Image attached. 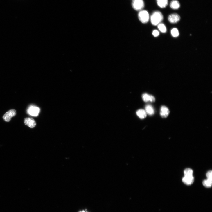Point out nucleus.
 Here are the masks:
<instances>
[{
  "instance_id": "nucleus-1",
  "label": "nucleus",
  "mask_w": 212,
  "mask_h": 212,
  "mask_svg": "<svg viewBox=\"0 0 212 212\" xmlns=\"http://www.w3.org/2000/svg\"><path fill=\"white\" fill-rule=\"evenodd\" d=\"M163 19V15L159 11H156L154 12L151 17V22L153 25L155 26L160 24Z\"/></svg>"
},
{
  "instance_id": "nucleus-2",
  "label": "nucleus",
  "mask_w": 212,
  "mask_h": 212,
  "mask_svg": "<svg viewBox=\"0 0 212 212\" xmlns=\"http://www.w3.org/2000/svg\"><path fill=\"white\" fill-rule=\"evenodd\" d=\"M138 17L141 22L143 24L147 23L150 19V15L148 12L145 10L140 11L138 14Z\"/></svg>"
},
{
  "instance_id": "nucleus-3",
  "label": "nucleus",
  "mask_w": 212,
  "mask_h": 212,
  "mask_svg": "<svg viewBox=\"0 0 212 212\" xmlns=\"http://www.w3.org/2000/svg\"><path fill=\"white\" fill-rule=\"evenodd\" d=\"M132 5L135 10L141 11L144 8V3L143 0H133Z\"/></svg>"
},
{
  "instance_id": "nucleus-4",
  "label": "nucleus",
  "mask_w": 212,
  "mask_h": 212,
  "mask_svg": "<svg viewBox=\"0 0 212 212\" xmlns=\"http://www.w3.org/2000/svg\"><path fill=\"white\" fill-rule=\"evenodd\" d=\"M16 112L14 109H11L7 112L3 116V118L6 122H9L12 118L16 116Z\"/></svg>"
},
{
  "instance_id": "nucleus-5",
  "label": "nucleus",
  "mask_w": 212,
  "mask_h": 212,
  "mask_svg": "<svg viewBox=\"0 0 212 212\" xmlns=\"http://www.w3.org/2000/svg\"><path fill=\"white\" fill-rule=\"evenodd\" d=\"M40 111L39 108L35 106H31L28 110V114L32 116L36 117L37 116Z\"/></svg>"
},
{
  "instance_id": "nucleus-6",
  "label": "nucleus",
  "mask_w": 212,
  "mask_h": 212,
  "mask_svg": "<svg viewBox=\"0 0 212 212\" xmlns=\"http://www.w3.org/2000/svg\"><path fill=\"white\" fill-rule=\"evenodd\" d=\"M180 17L177 13H173L169 15L168 17V20L170 23L172 24H176L180 21Z\"/></svg>"
},
{
  "instance_id": "nucleus-7",
  "label": "nucleus",
  "mask_w": 212,
  "mask_h": 212,
  "mask_svg": "<svg viewBox=\"0 0 212 212\" xmlns=\"http://www.w3.org/2000/svg\"><path fill=\"white\" fill-rule=\"evenodd\" d=\"M25 125L28 126L31 128H33L36 126V123L35 121L32 118H27L24 121Z\"/></svg>"
},
{
  "instance_id": "nucleus-8",
  "label": "nucleus",
  "mask_w": 212,
  "mask_h": 212,
  "mask_svg": "<svg viewBox=\"0 0 212 212\" xmlns=\"http://www.w3.org/2000/svg\"><path fill=\"white\" fill-rule=\"evenodd\" d=\"M194 181L193 175L184 176L182 179L183 182L186 185H189L193 184Z\"/></svg>"
},
{
  "instance_id": "nucleus-9",
  "label": "nucleus",
  "mask_w": 212,
  "mask_h": 212,
  "mask_svg": "<svg viewBox=\"0 0 212 212\" xmlns=\"http://www.w3.org/2000/svg\"><path fill=\"white\" fill-rule=\"evenodd\" d=\"M170 113L168 109L165 106H163L161 107L160 114L163 118H166L168 117Z\"/></svg>"
},
{
  "instance_id": "nucleus-10",
  "label": "nucleus",
  "mask_w": 212,
  "mask_h": 212,
  "mask_svg": "<svg viewBox=\"0 0 212 212\" xmlns=\"http://www.w3.org/2000/svg\"><path fill=\"white\" fill-rule=\"evenodd\" d=\"M142 98L143 100L145 102L148 101L154 102L155 101V98L154 96L146 93L142 95Z\"/></svg>"
},
{
  "instance_id": "nucleus-11",
  "label": "nucleus",
  "mask_w": 212,
  "mask_h": 212,
  "mask_svg": "<svg viewBox=\"0 0 212 212\" xmlns=\"http://www.w3.org/2000/svg\"><path fill=\"white\" fill-rule=\"evenodd\" d=\"M180 6L179 2L177 0H173L170 4L171 8L174 10L179 9Z\"/></svg>"
},
{
  "instance_id": "nucleus-12",
  "label": "nucleus",
  "mask_w": 212,
  "mask_h": 212,
  "mask_svg": "<svg viewBox=\"0 0 212 212\" xmlns=\"http://www.w3.org/2000/svg\"><path fill=\"white\" fill-rule=\"evenodd\" d=\"M158 6L160 8H163L168 5V0H156Z\"/></svg>"
},
{
  "instance_id": "nucleus-13",
  "label": "nucleus",
  "mask_w": 212,
  "mask_h": 212,
  "mask_svg": "<svg viewBox=\"0 0 212 212\" xmlns=\"http://www.w3.org/2000/svg\"><path fill=\"white\" fill-rule=\"evenodd\" d=\"M145 111L146 114L152 116L154 113V110L152 105H146L145 107Z\"/></svg>"
},
{
  "instance_id": "nucleus-14",
  "label": "nucleus",
  "mask_w": 212,
  "mask_h": 212,
  "mask_svg": "<svg viewBox=\"0 0 212 212\" xmlns=\"http://www.w3.org/2000/svg\"><path fill=\"white\" fill-rule=\"evenodd\" d=\"M136 114L141 119L145 118L147 116V114L145 111L143 109L138 110L136 112Z\"/></svg>"
},
{
  "instance_id": "nucleus-15",
  "label": "nucleus",
  "mask_w": 212,
  "mask_h": 212,
  "mask_svg": "<svg viewBox=\"0 0 212 212\" xmlns=\"http://www.w3.org/2000/svg\"><path fill=\"white\" fill-rule=\"evenodd\" d=\"M203 185L206 187H210L212 184V179H207L204 180L203 182Z\"/></svg>"
},
{
  "instance_id": "nucleus-16",
  "label": "nucleus",
  "mask_w": 212,
  "mask_h": 212,
  "mask_svg": "<svg viewBox=\"0 0 212 212\" xmlns=\"http://www.w3.org/2000/svg\"><path fill=\"white\" fill-rule=\"evenodd\" d=\"M158 28L159 30L162 33H165L166 32V27L163 24H159L158 26Z\"/></svg>"
},
{
  "instance_id": "nucleus-17",
  "label": "nucleus",
  "mask_w": 212,
  "mask_h": 212,
  "mask_svg": "<svg viewBox=\"0 0 212 212\" xmlns=\"http://www.w3.org/2000/svg\"><path fill=\"white\" fill-rule=\"evenodd\" d=\"M184 176H192L193 175V171L192 169L187 168L184 171Z\"/></svg>"
},
{
  "instance_id": "nucleus-18",
  "label": "nucleus",
  "mask_w": 212,
  "mask_h": 212,
  "mask_svg": "<svg viewBox=\"0 0 212 212\" xmlns=\"http://www.w3.org/2000/svg\"><path fill=\"white\" fill-rule=\"evenodd\" d=\"M171 33L174 37H177L179 35V33L178 30L176 28H173L171 31Z\"/></svg>"
},
{
  "instance_id": "nucleus-19",
  "label": "nucleus",
  "mask_w": 212,
  "mask_h": 212,
  "mask_svg": "<svg viewBox=\"0 0 212 212\" xmlns=\"http://www.w3.org/2000/svg\"><path fill=\"white\" fill-rule=\"evenodd\" d=\"M207 179H212V172L211 170L208 172L206 174Z\"/></svg>"
},
{
  "instance_id": "nucleus-20",
  "label": "nucleus",
  "mask_w": 212,
  "mask_h": 212,
  "mask_svg": "<svg viewBox=\"0 0 212 212\" xmlns=\"http://www.w3.org/2000/svg\"><path fill=\"white\" fill-rule=\"evenodd\" d=\"M152 34L154 36L157 37L159 35V33L157 30H155L153 31Z\"/></svg>"
},
{
  "instance_id": "nucleus-21",
  "label": "nucleus",
  "mask_w": 212,
  "mask_h": 212,
  "mask_svg": "<svg viewBox=\"0 0 212 212\" xmlns=\"http://www.w3.org/2000/svg\"><path fill=\"white\" fill-rule=\"evenodd\" d=\"M78 212H87L84 210H82V211H80Z\"/></svg>"
}]
</instances>
